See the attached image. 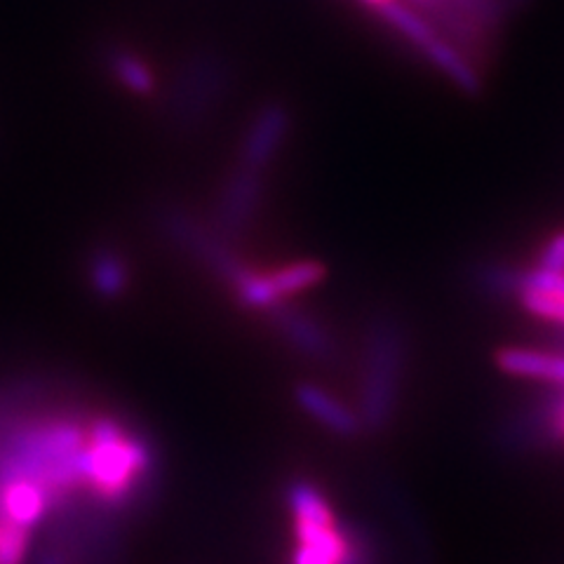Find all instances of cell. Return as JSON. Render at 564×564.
<instances>
[{
	"label": "cell",
	"instance_id": "cell-1",
	"mask_svg": "<svg viewBox=\"0 0 564 564\" xmlns=\"http://www.w3.org/2000/svg\"><path fill=\"white\" fill-rule=\"evenodd\" d=\"M151 466L147 445L120 421L97 416L87 426L80 475L106 499H122Z\"/></svg>",
	"mask_w": 564,
	"mask_h": 564
},
{
	"label": "cell",
	"instance_id": "cell-2",
	"mask_svg": "<svg viewBox=\"0 0 564 564\" xmlns=\"http://www.w3.org/2000/svg\"><path fill=\"white\" fill-rule=\"evenodd\" d=\"M234 70L215 50H196L176 66L165 93V113L180 132H196L231 93Z\"/></svg>",
	"mask_w": 564,
	"mask_h": 564
},
{
	"label": "cell",
	"instance_id": "cell-3",
	"mask_svg": "<svg viewBox=\"0 0 564 564\" xmlns=\"http://www.w3.org/2000/svg\"><path fill=\"white\" fill-rule=\"evenodd\" d=\"M404 362V341L391 317H377L365 339L362 367V429L381 431L393 419Z\"/></svg>",
	"mask_w": 564,
	"mask_h": 564
},
{
	"label": "cell",
	"instance_id": "cell-4",
	"mask_svg": "<svg viewBox=\"0 0 564 564\" xmlns=\"http://www.w3.org/2000/svg\"><path fill=\"white\" fill-rule=\"evenodd\" d=\"M288 503L296 529L294 564H348V543L325 494L306 480L288 489Z\"/></svg>",
	"mask_w": 564,
	"mask_h": 564
},
{
	"label": "cell",
	"instance_id": "cell-5",
	"mask_svg": "<svg viewBox=\"0 0 564 564\" xmlns=\"http://www.w3.org/2000/svg\"><path fill=\"white\" fill-rule=\"evenodd\" d=\"M267 176L269 174L240 163L228 170L217 196L215 221H212L221 236L238 242L257 224L263 198H267Z\"/></svg>",
	"mask_w": 564,
	"mask_h": 564
},
{
	"label": "cell",
	"instance_id": "cell-6",
	"mask_svg": "<svg viewBox=\"0 0 564 564\" xmlns=\"http://www.w3.org/2000/svg\"><path fill=\"white\" fill-rule=\"evenodd\" d=\"M292 132V116L285 104L269 101L250 118L240 137L236 163L269 174Z\"/></svg>",
	"mask_w": 564,
	"mask_h": 564
},
{
	"label": "cell",
	"instance_id": "cell-7",
	"mask_svg": "<svg viewBox=\"0 0 564 564\" xmlns=\"http://www.w3.org/2000/svg\"><path fill=\"white\" fill-rule=\"evenodd\" d=\"M271 329L278 334L280 341L292 348L296 356L308 360H329L337 352V341H334L332 329L308 308L296 306V302L282 304L269 315Z\"/></svg>",
	"mask_w": 564,
	"mask_h": 564
},
{
	"label": "cell",
	"instance_id": "cell-8",
	"mask_svg": "<svg viewBox=\"0 0 564 564\" xmlns=\"http://www.w3.org/2000/svg\"><path fill=\"white\" fill-rule=\"evenodd\" d=\"M99 66L111 83L132 97H153L158 93V76L151 59L134 45L109 41L99 47Z\"/></svg>",
	"mask_w": 564,
	"mask_h": 564
},
{
	"label": "cell",
	"instance_id": "cell-9",
	"mask_svg": "<svg viewBox=\"0 0 564 564\" xmlns=\"http://www.w3.org/2000/svg\"><path fill=\"white\" fill-rule=\"evenodd\" d=\"M83 273L87 288L101 302H118L132 288V263L116 245L99 242L85 257Z\"/></svg>",
	"mask_w": 564,
	"mask_h": 564
},
{
	"label": "cell",
	"instance_id": "cell-10",
	"mask_svg": "<svg viewBox=\"0 0 564 564\" xmlns=\"http://www.w3.org/2000/svg\"><path fill=\"white\" fill-rule=\"evenodd\" d=\"M294 400L299 408L311 416L317 426L339 435L344 440L358 437L362 433V421L356 410H350L346 402L329 393L327 388L304 381L294 388Z\"/></svg>",
	"mask_w": 564,
	"mask_h": 564
},
{
	"label": "cell",
	"instance_id": "cell-11",
	"mask_svg": "<svg viewBox=\"0 0 564 564\" xmlns=\"http://www.w3.org/2000/svg\"><path fill=\"white\" fill-rule=\"evenodd\" d=\"M50 506V491L26 478H10L6 480L3 491H0V510L3 520L17 527L33 532L39 522L45 518Z\"/></svg>",
	"mask_w": 564,
	"mask_h": 564
},
{
	"label": "cell",
	"instance_id": "cell-12",
	"mask_svg": "<svg viewBox=\"0 0 564 564\" xmlns=\"http://www.w3.org/2000/svg\"><path fill=\"white\" fill-rule=\"evenodd\" d=\"M497 365L506 375L553 381L564 386L562 356H551V352H541L532 348H501L497 352Z\"/></svg>",
	"mask_w": 564,
	"mask_h": 564
},
{
	"label": "cell",
	"instance_id": "cell-13",
	"mask_svg": "<svg viewBox=\"0 0 564 564\" xmlns=\"http://www.w3.org/2000/svg\"><path fill=\"white\" fill-rule=\"evenodd\" d=\"M421 52L423 55H426L440 70H443L445 76H449L458 87H462V90H466V93H478V87H480V80H478V76H475V70L470 68V64L458 55V52L452 47V45H447L443 39H435L431 41V43H426L421 47Z\"/></svg>",
	"mask_w": 564,
	"mask_h": 564
},
{
	"label": "cell",
	"instance_id": "cell-14",
	"mask_svg": "<svg viewBox=\"0 0 564 564\" xmlns=\"http://www.w3.org/2000/svg\"><path fill=\"white\" fill-rule=\"evenodd\" d=\"M31 532L0 520V564H22L29 551Z\"/></svg>",
	"mask_w": 564,
	"mask_h": 564
},
{
	"label": "cell",
	"instance_id": "cell-15",
	"mask_svg": "<svg viewBox=\"0 0 564 564\" xmlns=\"http://www.w3.org/2000/svg\"><path fill=\"white\" fill-rule=\"evenodd\" d=\"M539 269L549 273H564V231L545 242L539 257Z\"/></svg>",
	"mask_w": 564,
	"mask_h": 564
},
{
	"label": "cell",
	"instance_id": "cell-16",
	"mask_svg": "<svg viewBox=\"0 0 564 564\" xmlns=\"http://www.w3.org/2000/svg\"><path fill=\"white\" fill-rule=\"evenodd\" d=\"M360 3H365V6H369V8H375V10H379L381 6H386V3H391V0H360Z\"/></svg>",
	"mask_w": 564,
	"mask_h": 564
},
{
	"label": "cell",
	"instance_id": "cell-17",
	"mask_svg": "<svg viewBox=\"0 0 564 564\" xmlns=\"http://www.w3.org/2000/svg\"><path fill=\"white\" fill-rule=\"evenodd\" d=\"M421 3H426V0H421Z\"/></svg>",
	"mask_w": 564,
	"mask_h": 564
}]
</instances>
